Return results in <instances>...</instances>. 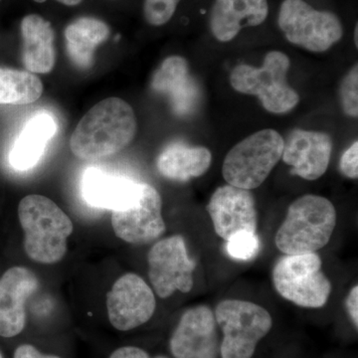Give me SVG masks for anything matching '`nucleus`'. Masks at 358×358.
Wrapping results in <instances>:
<instances>
[{
  "instance_id": "nucleus-1",
  "label": "nucleus",
  "mask_w": 358,
  "mask_h": 358,
  "mask_svg": "<svg viewBox=\"0 0 358 358\" xmlns=\"http://www.w3.org/2000/svg\"><path fill=\"white\" fill-rule=\"evenodd\" d=\"M136 115L129 103L108 98L96 103L77 124L70 150L78 159L98 160L128 147L136 134Z\"/></svg>"
},
{
  "instance_id": "nucleus-2",
  "label": "nucleus",
  "mask_w": 358,
  "mask_h": 358,
  "mask_svg": "<svg viewBox=\"0 0 358 358\" xmlns=\"http://www.w3.org/2000/svg\"><path fill=\"white\" fill-rule=\"evenodd\" d=\"M18 218L24 232V251L31 260L52 265L64 258L74 226L53 200L43 195H27L18 205Z\"/></svg>"
},
{
  "instance_id": "nucleus-3",
  "label": "nucleus",
  "mask_w": 358,
  "mask_h": 358,
  "mask_svg": "<svg viewBox=\"0 0 358 358\" xmlns=\"http://www.w3.org/2000/svg\"><path fill=\"white\" fill-rule=\"evenodd\" d=\"M336 220V208L329 199L303 195L289 205L275 234V246L286 255L315 253L329 244Z\"/></svg>"
},
{
  "instance_id": "nucleus-4",
  "label": "nucleus",
  "mask_w": 358,
  "mask_h": 358,
  "mask_svg": "<svg viewBox=\"0 0 358 358\" xmlns=\"http://www.w3.org/2000/svg\"><path fill=\"white\" fill-rule=\"evenodd\" d=\"M289 66L291 61L286 54L271 51L261 68L236 66L231 72L230 84L239 93L257 96L267 112L286 114L300 102V96L287 82Z\"/></svg>"
},
{
  "instance_id": "nucleus-5",
  "label": "nucleus",
  "mask_w": 358,
  "mask_h": 358,
  "mask_svg": "<svg viewBox=\"0 0 358 358\" xmlns=\"http://www.w3.org/2000/svg\"><path fill=\"white\" fill-rule=\"evenodd\" d=\"M284 138L272 129L247 136L231 148L224 159L222 176L228 185L256 189L282 159Z\"/></svg>"
},
{
  "instance_id": "nucleus-6",
  "label": "nucleus",
  "mask_w": 358,
  "mask_h": 358,
  "mask_svg": "<svg viewBox=\"0 0 358 358\" xmlns=\"http://www.w3.org/2000/svg\"><path fill=\"white\" fill-rule=\"evenodd\" d=\"M216 324L222 329V358H251L257 345L273 327L268 310L252 301L225 300L216 307Z\"/></svg>"
},
{
  "instance_id": "nucleus-7",
  "label": "nucleus",
  "mask_w": 358,
  "mask_h": 358,
  "mask_svg": "<svg viewBox=\"0 0 358 358\" xmlns=\"http://www.w3.org/2000/svg\"><path fill=\"white\" fill-rule=\"evenodd\" d=\"M273 282L282 298L308 308L324 307L333 289L317 253L282 257L273 270Z\"/></svg>"
},
{
  "instance_id": "nucleus-8",
  "label": "nucleus",
  "mask_w": 358,
  "mask_h": 358,
  "mask_svg": "<svg viewBox=\"0 0 358 358\" xmlns=\"http://www.w3.org/2000/svg\"><path fill=\"white\" fill-rule=\"evenodd\" d=\"M278 25L289 43L315 53L329 50L343 36V25L336 13L319 10L305 0H282Z\"/></svg>"
},
{
  "instance_id": "nucleus-9",
  "label": "nucleus",
  "mask_w": 358,
  "mask_h": 358,
  "mask_svg": "<svg viewBox=\"0 0 358 358\" xmlns=\"http://www.w3.org/2000/svg\"><path fill=\"white\" fill-rule=\"evenodd\" d=\"M148 262L150 284L159 298H169L176 291H192L196 263L188 256L185 238L180 235L157 242L148 252Z\"/></svg>"
},
{
  "instance_id": "nucleus-10",
  "label": "nucleus",
  "mask_w": 358,
  "mask_h": 358,
  "mask_svg": "<svg viewBox=\"0 0 358 358\" xmlns=\"http://www.w3.org/2000/svg\"><path fill=\"white\" fill-rule=\"evenodd\" d=\"M115 236L129 244L143 245L159 239L166 226L162 218V200L154 186L141 182L133 203L112 211Z\"/></svg>"
},
{
  "instance_id": "nucleus-11",
  "label": "nucleus",
  "mask_w": 358,
  "mask_h": 358,
  "mask_svg": "<svg viewBox=\"0 0 358 358\" xmlns=\"http://www.w3.org/2000/svg\"><path fill=\"white\" fill-rule=\"evenodd\" d=\"M155 308L154 291L134 273L122 275L107 294L108 315L117 331H128L143 326L152 319Z\"/></svg>"
},
{
  "instance_id": "nucleus-12",
  "label": "nucleus",
  "mask_w": 358,
  "mask_h": 358,
  "mask_svg": "<svg viewBox=\"0 0 358 358\" xmlns=\"http://www.w3.org/2000/svg\"><path fill=\"white\" fill-rule=\"evenodd\" d=\"M219 237L227 241L236 233H256L258 226L255 199L250 190L227 185L218 187L206 207Z\"/></svg>"
},
{
  "instance_id": "nucleus-13",
  "label": "nucleus",
  "mask_w": 358,
  "mask_h": 358,
  "mask_svg": "<svg viewBox=\"0 0 358 358\" xmlns=\"http://www.w3.org/2000/svg\"><path fill=\"white\" fill-rule=\"evenodd\" d=\"M331 152L333 141L329 134L294 129L284 141L281 159L292 166L294 176L317 180L326 173Z\"/></svg>"
},
{
  "instance_id": "nucleus-14",
  "label": "nucleus",
  "mask_w": 358,
  "mask_h": 358,
  "mask_svg": "<svg viewBox=\"0 0 358 358\" xmlns=\"http://www.w3.org/2000/svg\"><path fill=\"white\" fill-rule=\"evenodd\" d=\"M174 358H215L216 320L211 308L197 306L183 313L169 341Z\"/></svg>"
},
{
  "instance_id": "nucleus-15",
  "label": "nucleus",
  "mask_w": 358,
  "mask_h": 358,
  "mask_svg": "<svg viewBox=\"0 0 358 358\" xmlns=\"http://www.w3.org/2000/svg\"><path fill=\"white\" fill-rule=\"evenodd\" d=\"M150 88L166 96L174 114L179 117L192 115L201 103L199 85L190 74L187 61L181 56H171L160 64L152 78Z\"/></svg>"
},
{
  "instance_id": "nucleus-16",
  "label": "nucleus",
  "mask_w": 358,
  "mask_h": 358,
  "mask_svg": "<svg viewBox=\"0 0 358 358\" xmlns=\"http://www.w3.org/2000/svg\"><path fill=\"white\" fill-rule=\"evenodd\" d=\"M39 287L38 278L25 267L8 268L0 278V336L13 338L24 329L25 303Z\"/></svg>"
},
{
  "instance_id": "nucleus-17",
  "label": "nucleus",
  "mask_w": 358,
  "mask_h": 358,
  "mask_svg": "<svg viewBox=\"0 0 358 358\" xmlns=\"http://www.w3.org/2000/svg\"><path fill=\"white\" fill-rule=\"evenodd\" d=\"M268 15V0H214L209 28L218 41L230 42L244 28L262 24Z\"/></svg>"
},
{
  "instance_id": "nucleus-18",
  "label": "nucleus",
  "mask_w": 358,
  "mask_h": 358,
  "mask_svg": "<svg viewBox=\"0 0 358 358\" xmlns=\"http://www.w3.org/2000/svg\"><path fill=\"white\" fill-rule=\"evenodd\" d=\"M141 182L92 167L85 171L82 192L89 204L99 208L121 209L133 203L140 195Z\"/></svg>"
},
{
  "instance_id": "nucleus-19",
  "label": "nucleus",
  "mask_w": 358,
  "mask_h": 358,
  "mask_svg": "<svg viewBox=\"0 0 358 358\" xmlns=\"http://www.w3.org/2000/svg\"><path fill=\"white\" fill-rule=\"evenodd\" d=\"M22 61L28 72L48 74L56 64L55 32L51 23L37 14L21 21Z\"/></svg>"
},
{
  "instance_id": "nucleus-20",
  "label": "nucleus",
  "mask_w": 358,
  "mask_h": 358,
  "mask_svg": "<svg viewBox=\"0 0 358 358\" xmlns=\"http://www.w3.org/2000/svg\"><path fill=\"white\" fill-rule=\"evenodd\" d=\"M57 131V124L48 114L31 117L11 148L9 162L13 169L24 171L32 169L43 155L49 141Z\"/></svg>"
},
{
  "instance_id": "nucleus-21",
  "label": "nucleus",
  "mask_w": 358,
  "mask_h": 358,
  "mask_svg": "<svg viewBox=\"0 0 358 358\" xmlns=\"http://www.w3.org/2000/svg\"><path fill=\"white\" fill-rule=\"evenodd\" d=\"M211 162L212 155L208 148L178 143L162 150L157 157V167L164 178L185 182L203 176Z\"/></svg>"
},
{
  "instance_id": "nucleus-22",
  "label": "nucleus",
  "mask_w": 358,
  "mask_h": 358,
  "mask_svg": "<svg viewBox=\"0 0 358 358\" xmlns=\"http://www.w3.org/2000/svg\"><path fill=\"white\" fill-rule=\"evenodd\" d=\"M107 23L94 17H80L66 27V50L73 63L80 69H89L94 64L99 45L110 36Z\"/></svg>"
},
{
  "instance_id": "nucleus-23",
  "label": "nucleus",
  "mask_w": 358,
  "mask_h": 358,
  "mask_svg": "<svg viewBox=\"0 0 358 358\" xmlns=\"http://www.w3.org/2000/svg\"><path fill=\"white\" fill-rule=\"evenodd\" d=\"M43 94V83L35 74L0 67V105H29Z\"/></svg>"
},
{
  "instance_id": "nucleus-24",
  "label": "nucleus",
  "mask_w": 358,
  "mask_h": 358,
  "mask_svg": "<svg viewBox=\"0 0 358 358\" xmlns=\"http://www.w3.org/2000/svg\"><path fill=\"white\" fill-rule=\"evenodd\" d=\"M261 249V241L257 233H236L227 240L226 251L231 258L239 261H249L258 255Z\"/></svg>"
},
{
  "instance_id": "nucleus-25",
  "label": "nucleus",
  "mask_w": 358,
  "mask_h": 358,
  "mask_svg": "<svg viewBox=\"0 0 358 358\" xmlns=\"http://www.w3.org/2000/svg\"><path fill=\"white\" fill-rule=\"evenodd\" d=\"M181 0H145L143 16L148 24L162 26L173 18Z\"/></svg>"
},
{
  "instance_id": "nucleus-26",
  "label": "nucleus",
  "mask_w": 358,
  "mask_h": 358,
  "mask_svg": "<svg viewBox=\"0 0 358 358\" xmlns=\"http://www.w3.org/2000/svg\"><path fill=\"white\" fill-rule=\"evenodd\" d=\"M339 100L345 115L352 117L358 115V66L352 68L343 78L339 87Z\"/></svg>"
},
{
  "instance_id": "nucleus-27",
  "label": "nucleus",
  "mask_w": 358,
  "mask_h": 358,
  "mask_svg": "<svg viewBox=\"0 0 358 358\" xmlns=\"http://www.w3.org/2000/svg\"><path fill=\"white\" fill-rule=\"evenodd\" d=\"M339 171L350 179L358 178V143L355 141L348 150L343 152L339 162Z\"/></svg>"
},
{
  "instance_id": "nucleus-28",
  "label": "nucleus",
  "mask_w": 358,
  "mask_h": 358,
  "mask_svg": "<svg viewBox=\"0 0 358 358\" xmlns=\"http://www.w3.org/2000/svg\"><path fill=\"white\" fill-rule=\"evenodd\" d=\"M109 358H150L145 350L136 346H124L115 350ZM155 358H167L166 357H157Z\"/></svg>"
},
{
  "instance_id": "nucleus-29",
  "label": "nucleus",
  "mask_w": 358,
  "mask_h": 358,
  "mask_svg": "<svg viewBox=\"0 0 358 358\" xmlns=\"http://www.w3.org/2000/svg\"><path fill=\"white\" fill-rule=\"evenodd\" d=\"M13 358H61L57 355H45L31 345H22L18 346L14 352Z\"/></svg>"
},
{
  "instance_id": "nucleus-30",
  "label": "nucleus",
  "mask_w": 358,
  "mask_h": 358,
  "mask_svg": "<svg viewBox=\"0 0 358 358\" xmlns=\"http://www.w3.org/2000/svg\"><path fill=\"white\" fill-rule=\"evenodd\" d=\"M346 310L355 327H358V287H352L345 301Z\"/></svg>"
},
{
  "instance_id": "nucleus-31",
  "label": "nucleus",
  "mask_w": 358,
  "mask_h": 358,
  "mask_svg": "<svg viewBox=\"0 0 358 358\" xmlns=\"http://www.w3.org/2000/svg\"><path fill=\"white\" fill-rule=\"evenodd\" d=\"M34 1L38 2V3H43V2L47 1V0H34ZM56 1L60 2V3L67 6H76L78 4L81 3L83 0H56Z\"/></svg>"
},
{
  "instance_id": "nucleus-32",
  "label": "nucleus",
  "mask_w": 358,
  "mask_h": 358,
  "mask_svg": "<svg viewBox=\"0 0 358 358\" xmlns=\"http://www.w3.org/2000/svg\"><path fill=\"white\" fill-rule=\"evenodd\" d=\"M357 33H358V24L357 23V24H355V46H358V41H357Z\"/></svg>"
},
{
  "instance_id": "nucleus-33",
  "label": "nucleus",
  "mask_w": 358,
  "mask_h": 358,
  "mask_svg": "<svg viewBox=\"0 0 358 358\" xmlns=\"http://www.w3.org/2000/svg\"><path fill=\"white\" fill-rule=\"evenodd\" d=\"M0 358H3L2 357L1 353H0Z\"/></svg>"
},
{
  "instance_id": "nucleus-34",
  "label": "nucleus",
  "mask_w": 358,
  "mask_h": 358,
  "mask_svg": "<svg viewBox=\"0 0 358 358\" xmlns=\"http://www.w3.org/2000/svg\"><path fill=\"white\" fill-rule=\"evenodd\" d=\"M0 1H1V0H0Z\"/></svg>"
}]
</instances>
